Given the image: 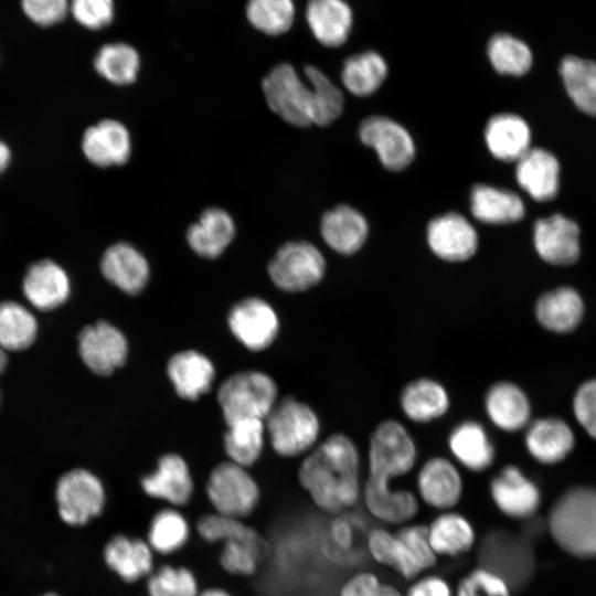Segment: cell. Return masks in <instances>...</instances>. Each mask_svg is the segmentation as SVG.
<instances>
[{"mask_svg": "<svg viewBox=\"0 0 596 596\" xmlns=\"http://www.w3.org/2000/svg\"><path fill=\"white\" fill-rule=\"evenodd\" d=\"M298 481L320 511L339 515L362 497L361 455L344 433H333L304 458Z\"/></svg>", "mask_w": 596, "mask_h": 596, "instance_id": "6da1fadb", "label": "cell"}, {"mask_svg": "<svg viewBox=\"0 0 596 596\" xmlns=\"http://www.w3.org/2000/svg\"><path fill=\"white\" fill-rule=\"evenodd\" d=\"M417 457L416 441L403 423L394 418L380 422L369 438L362 497L395 490L394 480L408 475Z\"/></svg>", "mask_w": 596, "mask_h": 596, "instance_id": "7a4b0ae2", "label": "cell"}, {"mask_svg": "<svg viewBox=\"0 0 596 596\" xmlns=\"http://www.w3.org/2000/svg\"><path fill=\"white\" fill-rule=\"evenodd\" d=\"M549 528L568 552L596 555V491L579 488L564 494L551 511Z\"/></svg>", "mask_w": 596, "mask_h": 596, "instance_id": "3957f363", "label": "cell"}, {"mask_svg": "<svg viewBox=\"0 0 596 596\" xmlns=\"http://www.w3.org/2000/svg\"><path fill=\"white\" fill-rule=\"evenodd\" d=\"M264 421L272 446L280 456L308 454L318 444L320 421L317 413L292 396L276 402Z\"/></svg>", "mask_w": 596, "mask_h": 596, "instance_id": "277c9868", "label": "cell"}, {"mask_svg": "<svg viewBox=\"0 0 596 596\" xmlns=\"http://www.w3.org/2000/svg\"><path fill=\"white\" fill-rule=\"evenodd\" d=\"M274 380L259 371L238 372L221 385L217 400L226 424L243 419L264 421L276 403Z\"/></svg>", "mask_w": 596, "mask_h": 596, "instance_id": "5b68a950", "label": "cell"}, {"mask_svg": "<svg viewBox=\"0 0 596 596\" xmlns=\"http://www.w3.org/2000/svg\"><path fill=\"white\" fill-rule=\"evenodd\" d=\"M205 491L214 512L242 520L255 511L260 497L246 468L230 460L213 468Z\"/></svg>", "mask_w": 596, "mask_h": 596, "instance_id": "8992f818", "label": "cell"}, {"mask_svg": "<svg viewBox=\"0 0 596 596\" xmlns=\"http://www.w3.org/2000/svg\"><path fill=\"white\" fill-rule=\"evenodd\" d=\"M326 259L308 242H288L268 264L272 281L281 290L299 292L318 285L326 274Z\"/></svg>", "mask_w": 596, "mask_h": 596, "instance_id": "52a82bcc", "label": "cell"}, {"mask_svg": "<svg viewBox=\"0 0 596 596\" xmlns=\"http://www.w3.org/2000/svg\"><path fill=\"white\" fill-rule=\"evenodd\" d=\"M263 91L269 108L285 121L298 127L312 125V89L292 65L274 67L263 81Z\"/></svg>", "mask_w": 596, "mask_h": 596, "instance_id": "ba28073f", "label": "cell"}, {"mask_svg": "<svg viewBox=\"0 0 596 596\" xmlns=\"http://www.w3.org/2000/svg\"><path fill=\"white\" fill-rule=\"evenodd\" d=\"M55 499L60 518L70 525H85L97 518L106 502L105 488L86 469H73L57 481Z\"/></svg>", "mask_w": 596, "mask_h": 596, "instance_id": "9c48e42d", "label": "cell"}, {"mask_svg": "<svg viewBox=\"0 0 596 596\" xmlns=\"http://www.w3.org/2000/svg\"><path fill=\"white\" fill-rule=\"evenodd\" d=\"M414 491L421 503L443 512L454 510L462 500L465 485L458 465L449 458L434 456L419 467Z\"/></svg>", "mask_w": 596, "mask_h": 596, "instance_id": "30bf717a", "label": "cell"}, {"mask_svg": "<svg viewBox=\"0 0 596 596\" xmlns=\"http://www.w3.org/2000/svg\"><path fill=\"white\" fill-rule=\"evenodd\" d=\"M359 138L375 151L381 163L389 170H403L415 157L416 149L411 134L386 116L364 118L359 126Z\"/></svg>", "mask_w": 596, "mask_h": 596, "instance_id": "8fae6325", "label": "cell"}, {"mask_svg": "<svg viewBox=\"0 0 596 596\" xmlns=\"http://www.w3.org/2000/svg\"><path fill=\"white\" fill-rule=\"evenodd\" d=\"M488 492L494 508L512 520H529L541 502L540 490L514 465L502 467L489 481Z\"/></svg>", "mask_w": 596, "mask_h": 596, "instance_id": "7c38bea8", "label": "cell"}, {"mask_svg": "<svg viewBox=\"0 0 596 596\" xmlns=\"http://www.w3.org/2000/svg\"><path fill=\"white\" fill-rule=\"evenodd\" d=\"M78 352L93 373L106 376L125 363L128 343L119 329L107 321H98L81 331Z\"/></svg>", "mask_w": 596, "mask_h": 596, "instance_id": "4fadbf2b", "label": "cell"}, {"mask_svg": "<svg viewBox=\"0 0 596 596\" xmlns=\"http://www.w3.org/2000/svg\"><path fill=\"white\" fill-rule=\"evenodd\" d=\"M427 244L440 259L459 263L470 259L478 249V233L461 214L448 212L433 219L426 230Z\"/></svg>", "mask_w": 596, "mask_h": 596, "instance_id": "5bb4252c", "label": "cell"}, {"mask_svg": "<svg viewBox=\"0 0 596 596\" xmlns=\"http://www.w3.org/2000/svg\"><path fill=\"white\" fill-rule=\"evenodd\" d=\"M228 327L247 349L259 351L275 340L279 321L274 308L265 300L251 297L237 302L228 313Z\"/></svg>", "mask_w": 596, "mask_h": 596, "instance_id": "9a60e30c", "label": "cell"}, {"mask_svg": "<svg viewBox=\"0 0 596 596\" xmlns=\"http://www.w3.org/2000/svg\"><path fill=\"white\" fill-rule=\"evenodd\" d=\"M447 446L458 467L473 473L487 471L496 461V446L486 427L476 419L456 424L448 434Z\"/></svg>", "mask_w": 596, "mask_h": 596, "instance_id": "2e32d148", "label": "cell"}, {"mask_svg": "<svg viewBox=\"0 0 596 596\" xmlns=\"http://www.w3.org/2000/svg\"><path fill=\"white\" fill-rule=\"evenodd\" d=\"M142 491L150 498L179 508L189 503L194 483L185 460L175 454L163 455L157 468L140 480Z\"/></svg>", "mask_w": 596, "mask_h": 596, "instance_id": "e0dca14e", "label": "cell"}, {"mask_svg": "<svg viewBox=\"0 0 596 596\" xmlns=\"http://www.w3.org/2000/svg\"><path fill=\"white\" fill-rule=\"evenodd\" d=\"M533 242L540 257L554 265L572 264L579 255V228L561 214L538 220Z\"/></svg>", "mask_w": 596, "mask_h": 596, "instance_id": "ac0fdd59", "label": "cell"}, {"mask_svg": "<svg viewBox=\"0 0 596 596\" xmlns=\"http://www.w3.org/2000/svg\"><path fill=\"white\" fill-rule=\"evenodd\" d=\"M398 405L405 418L414 424H429L444 417L451 400L446 386L436 379L416 377L401 390Z\"/></svg>", "mask_w": 596, "mask_h": 596, "instance_id": "d6986e66", "label": "cell"}, {"mask_svg": "<svg viewBox=\"0 0 596 596\" xmlns=\"http://www.w3.org/2000/svg\"><path fill=\"white\" fill-rule=\"evenodd\" d=\"M483 409L489 422L505 433L524 428L531 417V404L525 392L507 380L493 382L487 389Z\"/></svg>", "mask_w": 596, "mask_h": 596, "instance_id": "ffe728a7", "label": "cell"}, {"mask_svg": "<svg viewBox=\"0 0 596 596\" xmlns=\"http://www.w3.org/2000/svg\"><path fill=\"white\" fill-rule=\"evenodd\" d=\"M22 290L26 300L41 311L62 306L70 297L71 281L65 269L51 259L33 263L25 272Z\"/></svg>", "mask_w": 596, "mask_h": 596, "instance_id": "44dd1931", "label": "cell"}, {"mask_svg": "<svg viewBox=\"0 0 596 596\" xmlns=\"http://www.w3.org/2000/svg\"><path fill=\"white\" fill-rule=\"evenodd\" d=\"M82 151L97 167L121 166L131 155L129 131L118 120H100L83 134Z\"/></svg>", "mask_w": 596, "mask_h": 596, "instance_id": "7402d4cb", "label": "cell"}, {"mask_svg": "<svg viewBox=\"0 0 596 596\" xmlns=\"http://www.w3.org/2000/svg\"><path fill=\"white\" fill-rule=\"evenodd\" d=\"M426 530L429 544L438 558L466 555L477 543L473 523L456 509L438 512L426 524Z\"/></svg>", "mask_w": 596, "mask_h": 596, "instance_id": "603a6c76", "label": "cell"}, {"mask_svg": "<svg viewBox=\"0 0 596 596\" xmlns=\"http://www.w3.org/2000/svg\"><path fill=\"white\" fill-rule=\"evenodd\" d=\"M103 555L108 568L126 583L147 578L155 570V552L146 539L117 534L106 543Z\"/></svg>", "mask_w": 596, "mask_h": 596, "instance_id": "cb8c5ba5", "label": "cell"}, {"mask_svg": "<svg viewBox=\"0 0 596 596\" xmlns=\"http://www.w3.org/2000/svg\"><path fill=\"white\" fill-rule=\"evenodd\" d=\"M104 277L121 291L136 295L149 279L146 257L132 245L119 242L109 246L100 260Z\"/></svg>", "mask_w": 596, "mask_h": 596, "instance_id": "d4e9b609", "label": "cell"}, {"mask_svg": "<svg viewBox=\"0 0 596 596\" xmlns=\"http://www.w3.org/2000/svg\"><path fill=\"white\" fill-rule=\"evenodd\" d=\"M365 546L376 564L392 570L404 579L413 581L425 573L397 531L383 525L374 526L366 533Z\"/></svg>", "mask_w": 596, "mask_h": 596, "instance_id": "484cf974", "label": "cell"}, {"mask_svg": "<svg viewBox=\"0 0 596 596\" xmlns=\"http://www.w3.org/2000/svg\"><path fill=\"white\" fill-rule=\"evenodd\" d=\"M320 233L331 249L342 255H352L363 246L369 224L356 209L341 204L323 214Z\"/></svg>", "mask_w": 596, "mask_h": 596, "instance_id": "4316f807", "label": "cell"}, {"mask_svg": "<svg viewBox=\"0 0 596 596\" xmlns=\"http://www.w3.org/2000/svg\"><path fill=\"white\" fill-rule=\"evenodd\" d=\"M557 159L541 148H530L515 166L518 184L535 201L552 200L558 191Z\"/></svg>", "mask_w": 596, "mask_h": 596, "instance_id": "83f0119b", "label": "cell"}, {"mask_svg": "<svg viewBox=\"0 0 596 596\" xmlns=\"http://www.w3.org/2000/svg\"><path fill=\"white\" fill-rule=\"evenodd\" d=\"M485 141L496 159L517 162L531 148V130L518 115L497 114L486 125Z\"/></svg>", "mask_w": 596, "mask_h": 596, "instance_id": "f1b7e54d", "label": "cell"}, {"mask_svg": "<svg viewBox=\"0 0 596 596\" xmlns=\"http://www.w3.org/2000/svg\"><path fill=\"white\" fill-rule=\"evenodd\" d=\"M306 20L313 36L322 45L337 47L348 40L353 14L344 0H309Z\"/></svg>", "mask_w": 596, "mask_h": 596, "instance_id": "f546056e", "label": "cell"}, {"mask_svg": "<svg viewBox=\"0 0 596 596\" xmlns=\"http://www.w3.org/2000/svg\"><path fill=\"white\" fill-rule=\"evenodd\" d=\"M167 372L175 392L191 401L210 390L215 375L211 360L195 350L173 354L168 361Z\"/></svg>", "mask_w": 596, "mask_h": 596, "instance_id": "4dcf8cb0", "label": "cell"}, {"mask_svg": "<svg viewBox=\"0 0 596 596\" xmlns=\"http://www.w3.org/2000/svg\"><path fill=\"white\" fill-rule=\"evenodd\" d=\"M470 211L486 224L520 221L525 213L522 199L514 192L489 184H476L470 192Z\"/></svg>", "mask_w": 596, "mask_h": 596, "instance_id": "1f68e13d", "label": "cell"}, {"mask_svg": "<svg viewBox=\"0 0 596 596\" xmlns=\"http://www.w3.org/2000/svg\"><path fill=\"white\" fill-rule=\"evenodd\" d=\"M234 235L235 224L232 216L222 209L211 207L189 227L187 240L196 254L214 258L224 252Z\"/></svg>", "mask_w": 596, "mask_h": 596, "instance_id": "d6a6232c", "label": "cell"}, {"mask_svg": "<svg viewBox=\"0 0 596 596\" xmlns=\"http://www.w3.org/2000/svg\"><path fill=\"white\" fill-rule=\"evenodd\" d=\"M525 447L542 464L563 459L573 448L574 436L570 427L558 418H540L528 425Z\"/></svg>", "mask_w": 596, "mask_h": 596, "instance_id": "836d02e7", "label": "cell"}, {"mask_svg": "<svg viewBox=\"0 0 596 596\" xmlns=\"http://www.w3.org/2000/svg\"><path fill=\"white\" fill-rule=\"evenodd\" d=\"M583 301L570 287H561L542 295L535 305L538 321L547 330L568 332L581 321Z\"/></svg>", "mask_w": 596, "mask_h": 596, "instance_id": "e575fe53", "label": "cell"}, {"mask_svg": "<svg viewBox=\"0 0 596 596\" xmlns=\"http://www.w3.org/2000/svg\"><path fill=\"white\" fill-rule=\"evenodd\" d=\"M191 535V525L178 508L157 511L148 525L146 541L155 554L171 555L183 549Z\"/></svg>", "mask_w": 596, "mask_h": 596, "instance_id": "d590c367", "label": "cell"}, {"mask_svg": "<svg viewBox=\"0 0 596 596\" xmlns=\"http://www.w3.org/2000/svg\"><path fill=\"white\" fill-rule=\"evenodd\" d=\"M387 76V64L376 52L366 51L350 56L343 64L341 81L358 97L374 94Z\"/></svg>", "mask_w": 596, "mask_h": 596, "instance_id": "8d00e7d4", "label": "cell"}, {"mask_svg": "<svg viewBox=\"0 0 596 596\" xmlns=\"http://www.w3.org/2000/svg\"><path fill=\"white\" fill-rule=\"evenodd\" d=\"M560 74L573 103L582 111L596 116V63L570 55L562 60Z\"/></svg>", "mask_w": 596, "mask_h": 596, "instance_id": "74e56055", "label": "cell"}, {"mask_svg": "<svg viewBox=\"0 0 596 596\" xmlns=\"http://www.w3.org/2000/svg\"><path fill=\"white\" fill-rule=\"evenodd\" d=\"M38 333L35 317L15 301L0 302V348L21 351L32 345Z\"/></svg>", "mask_w": 596, "mask_h": 596, "instance_id": "f35d334b", "label": "cell"}, {"mask_svg": "<svg viewBox=\"0 0 596 596\" xmlns=\"http://www.w3.org/2000/svg\"><path fill=\"white\" fill-rule=\"evenodd\" d=\"M264 421L243 419L227 425L224 448L230 461L245 468L260 456L264 443Z\"/></svg>", "mask_w": 596, "mask_h": 596, "instance_id": "ab89813d", "label": "cell"}, {"mask_svg": "<svg viewBox=\"0 0 596 596\" xmlns=\"http://www.w3.org/2000/svg\"><path fill=\"white\" fill-rule=\"evenodd\" d=\"M96 72L116 85L135 82L140 67L138 52L126 43H109L99 49L95 58Z\"/></svg>", "mask_w": 596, "mask_h": 596, "instance_id": "60d3db41", "label": "cell"}, {"mask_svg": "<svg viewBox=\"0 0 596 596\" xmlns=\"http://www.w3.org/2000/svg\"><path fill=\"white\" fill-rule=\"evenodd\" d=\"M492 67L502 75L522 76L532 66V52L520 39L505 33L493 35L487 46Z\"/></svg>", "mask_w": 596, "mask_h": 596, "instance_id": "b9f144b4", "label": "cell"}, {"mask_svg": "<svg viewBox=\"0 0 596 596\" xmlns=\"http://www.w3.org/2000/svg\"><path fill=\"white\" fill-rule=\"evenodd\" d=\"M305 75L312 89V124L326 126L333 123L343 110L341 89L319 68L308 65Z\"/></svg>", "mask_w": 596, "mask_h": 596, "instance_id": "7bdbcfd3", "label": "cell"}, {"mask_svg": "<svg viewBox=\"0 0 596 596\" xmlns=\"http://www.w3.org/2000/svg\"><path fill=\"white\" fill-rule=\"evenodd\" d=\"M246 17L257 30L278 35L291 28L295 6L292 0H248Z\"/></svg>", "mask_w": 596, "mask_h": 596, "instance_id": "ee69618b", "label": "cell"}, {"mask_svg": "<svg viewBox=\"0 0 596 596\" xmlns=\"http://www.w3.org/2000/svg\"><path fill=\"white\" fill-rule=\"evenodd\" d=\"M198 535L207 543L227 541H262L256 529L244 520L223 515L216 512L203 514L195 524Z\"/></svg>", "mask_w": 596, "mask_h": 596, "instance_id": "f6af8a7d", "label": "cell"}, {"mask_svg": "<svg viewBox=\"0 0 596 596\" xmlns=\"http://www.w3.org/2000/svg\"><path fill=\"white\" fill-rule=\"evenodd\" d=\"M148 596H198L201 592L195 574L185 566L164 564L146 579Z\"/></svg>", "mask_w": 596, "mask_h": 596, "instance_id": "bcb514c9", "label": "cell"}, {"mask_svg": "<svg viewBox=\"0 0 596 596\" xmlns=\"http://www.w3.org/2000/svg\"><path fill=\"white\" fill-rule=\"evenodd\" d=\"M267 552L265 540L227 541L223 543L219 562L228 574L251 576L256 573L263 556Z\"/></svg>", "mask_w": 596, "mask_h": 596, "instance_id": "7dc6e473", "label": "cell"}, {"mask_svg": "<svg viewBox=\"0 0 596 596\" xmlns=\"http://www.w3.org/2000/svg\"><path fill=\"white\" fill-rule=\"evenodd\" d=\"M455 596H512L508 579L488 567L478 566L465 574L455 587Z\"/></svg>", "mask_w": 596, "mask_h": 596, "instance_id": "c3c4849f", "label": "cell"}, {"mask_svg": "<svg viewBox=\"0 0 596 596\" xmlns=\"http://www.w3.org/2000/svg\"><path fill=\"white\" fill-rule=\"evenodd\" d=\"M71 12L81 25L99 30L114 19V0H72Z\"/></svg>", "mask_w": 596, "mask_h": 596, "instance_id": "681fc988", "label": "cell"}, {"mask_svg": "<svg viewBox=\"0 0 596 596\" xmlns=\"http://www.w3.org/2000/svg\"><path fill=\"white\" fill-rule=\"evenodd\" d=\"M25 15L35 24L50 26L61 22L68 8L67 0H21Z\"/></svg>", "mask_w": 596, "mask_h": 596, "instance_id": "f907efd6", "label": "cell"}, {"mask_svg": "<svg viewBox=\"0 0 596 596\" xmlns=\"http://www.w3.org/2000/svg\"><path fill=\"white\" fill-rule=\"evenodd\" d=\"M574 413L585 430L596 438V379L584 383L577 391Z\"/></svg>", "mask_w": 596, "mask_h": 596, "instance_id": "816d5d0a", "label": "cell"}, {"mask_svg": "<svg viewBox=\"0 0 596 596\" xmlns=\"http://www.w3.org/2000/svg\"><path fill=\"white\" fill-rule=\"evenodd\" d=\"M383 581L372 571H359L340 586L338 596H381Z\"/></svg>", "mask_w": 596, "mask_h": 596, "instance_id": "f5cc1de1", "label": "cell"}, {"mask_svg": "<svg viewBox=\"0 0 596 596\" xmlns=\"http://www.w3.org/2000/svg\"><path fill=\"white\" fill-rule=\"evenodd\" d=\"M404 596H455V588L441 575L424 573L411 581Z\"/></svg>", "mask_w": 596, "mask_h": 596, "instance_id": "db71d44e", "label": "cell"}, {"mask_svg": "<svg viewBox=\"0 0 596 596\" xmlns=\"http://www.w3.org/2000/svg\"><path fill=\"white\" fill-rule=\"evenodd\" d=\"M11 162L10 148L0 140V174L3 173Z\"/></svg>", "mask_w": 596, "mask_h": 596, "instance_id": "11a10c76", "label": "cell"}, {"mask_svg": "<svg viewBox=\"0 0 596 596\" xmlns=\"http://www.w3.org/2000/svg\"><path fill=\"white\" fill-rule=\"evenodd\" d=\"M198 596H234V595H232L230 592L221 587H210V588L201 590Z\"/></svg>", "mask_w": 596, "mask_h": 596, "instance_id": "9f6ffc18", "label": "cell"}, {"mask_svg": "<svg viewBox=\"0 0 596 596\" xmlns=\"http://www.w3.org/2000/svg\"><path fill=\"white\" fill-rule=\"evenodd\" d=\"M8 364L6 351L0 348V374L4 371Z\"/></svg>", "mask_w": 596, "mask_h": 596, "instance_id": "6f0895ef", "label": "cell"}, {"mask_svg": "<svg viewBox=\"0 0 596 596\" xmlns=\"http://www.w3.org/2000/svg\"><path fill=\"white\" fill-rule=\"evenodd\" d=\"M43 596H58V595L53 594V593H49V594H45V595H43Z\"/></svg>", "mask_w": 596, "mask_h": 596, "instance_id": "680465c9", "label": "cell"}]
</instances>
